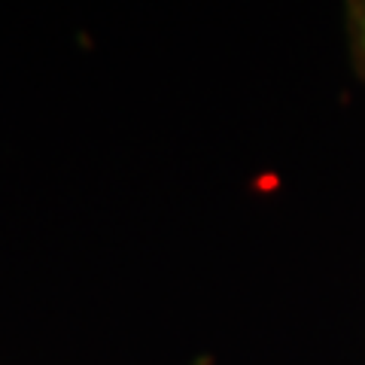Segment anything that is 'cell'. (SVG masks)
<instances>
[{"label":"cell","instance_id":"cell-1","mask_svg":"<svg viewBox=\"0 0 365 365\" xmlns=\"http://www.w3.org/2000/svg\"><path fill=\"white\" fill-rule=\"evenodd\" d=\"M347 40L356 73L365 79V0L347 4Z\"/></svg>","mask_w":365,"mask_h":365}]
</instances>
